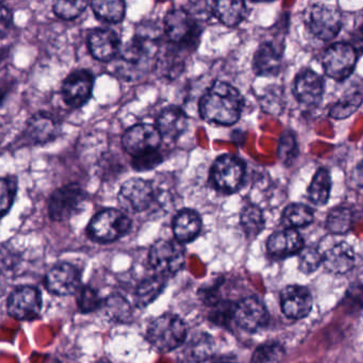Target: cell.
<instances>
[{
	"label": "cell",
	"mask_w": 363,
	"mask_h": 363,
	"mask_svg": "<svg viewBox=\"0 0 363 363\" xmlns=\"http://www.w3.org/2000/svg\"><path fill=\"white\" fill-rule=\"evenodd\" d=\"M243 106V96L235 86L216 82L201 97L199 109L206 122L231 126L241 118Z\"/></svg>",
	"instance_id": "obj_1"
},
{
	"label": "cell",
	"mask_w": 363,
	"mask_h": 363,
	"mask_svg": "<svg viewBox=\"0 0 363 363\" xmlns=\"http://www.w3.org/2000/svg\"><path fill=\"white\" fill-rule=\"evenodd\" d=\"M159 41L135 35L121 50L114 65V73L121 79L131 82L144 75L150 61L158 54Z\"/></svg>",
	"instance_id": "obj_2"
},
{
	"label": "cell",
	"mask_w": 363,
	"mask_h": 363,
	"mask_svg": "<svg viewBox=\"0 0 363 363\" xmlns=\"http://www.w3.org/2000/svg\"><path fill=\"white\" fill-rule=\"evenodd\" d=\"M163 29L171 43L184 52L196 50L203 33L201 22L184 8H176L167 12Z\"/></svg>",
	"instance_id": "obj_3"
},
{
	"label": "cell",
	"mask_w": 363,
	"mask_h": 363,
	"mask_svg": "<svg viewBox=\"0 0 363 363\" xmlns=\"http://www.w3.org/2000/svg\"><path fill=\"white\" fill-rule=\"evenodd\" d=\"M147 339L159 352H172L186 341V324L176 314H163L148 327Z\"/></svg>",
	"instance_id": "obj_4"
},
{
	"label": "cell",
	"mask_w": 363,
	"mask_h": 363,
	"mask_svg": "<svg viewBox=\"0 0 363 363\" xmlns=\"http://www.w3.org/2000/svg\"><path fill=\"white\" fill-rule=\"evenodd\" d=\"M305 21L310 33L322 41L335 39L343 26L341 12L328 4L316 3L310 6L306 11Z\"/></svg>",
	"instance_id": "obj_5"
},
{
	"label": "cell",
	"mask_w": 363,
	"mask_h": 363,
	"mask_svg": "<svg viewBox=\"0 0 363 363\" xmlns=\"http://www.w3.org/2000/svg\"><path fill=\"white\" fill-rule=\"evenodd\" d=\"M131 220L121 210H101L91 220L88 226V235L91 239L101 243L116 241L128 233Z\"/></svg>",
	"instance_id": "obj_6"
},
{
	"label": "cell",
	"mask_w": 363,
	"mask_h": 363,
	"mask_svg": "<svg viewBox=\"0 0 363 363\" xmlns=\"http://www.w3.org/2000/svg\"><path fill=\"white\" fill-rule=\"evenodd\" d=\"M86 199L88 194L78 184H69L57 189L48 201L50 218L55 222L69 220L84 209Z\"/></svg>",
	"instance_id": "obj_7"
},
{
	"label": "cell",
	"mask_w": 363,
	"mask_h": 363,
	"mask_svg": "<svg viewBox=\"0 0 363 363\" xmlns=\"http://www.w3.org/2000/svg\"><path fill=\"white\" fill-rule=\"evenodd\" d=\"M245 163L233 155L218 157L210 172V179L220 192L231 194L237 192L245 177Z\"/></svg>",
	"instance_id": "obj_8"
},
{
	"label": "cell",
	"mask_w": 363,
	"mask_h": 363,
	"mask_svg": "<svg viewBox=\"0 0 363 363\" xmlns=\"http://www.w3.org/2000/svg\"><path fill=\"white\" fill-rule=\"evenodd\" d=\"M157 199L154 182L142 178H131L121 186L118 201L121 207L131 213L150 209Z\"/></svg>",
	"instance_id": "obj_9"
},
{
	"label": "cell",
	"mask_w": 363,
	"mask_h": 363,
	"mask_svg": "<svg viewBox=\"0 0 363 363\" xmlns=\"http://www.w3.org/2000/svg\"><path fill=\"white\" fill-rule=\"evenodd\" d=\"M357 50L350 43H335L329 46L323 56V67L331 79L343 82L356 67Z\"/></svg>",
	"instance_id": "obj_10"
},
{
	"label": "cell",
	"mask_w": 363,
	"mask_h": 363,
	"mask_svg": "<svg viewBox=\"0 0 363 363\" xmlns=\"http://www.w3.org/2000/svg\"><path fill=\"white\" fill-rule=\"evenodd\" d=\"M179 242L159 240L150 252V264L156 274L165 276L176 273L184 263V248Z\"/></svg>",
	"instance_id": "obj_11"
},
{
	"label": "cell",
	"mask_w": 363,
	"mask_h": 363,
	"mask_svg": "<svg viewBox=\"0 0 363 363\" xmlns=\"http://www.w3.org/2000/svg\"><path fill=\"white\" fill-rule=\"evenodd\" d=\"M162 142V135L157 126L138 124L129 128L123 135L122 144L127 154L135 157L157 152Z\"/></svg>",
	"instance_id": "obj_12"
},
{
	"label": "cell",
	"mask_w": 363,
	"mask_h": 363,
	"mask_svg": "<svg viewBox=\"0 0 363 363\" xmlns=\"http://www.w3.org/2000/svg\"><path fill=\"white\" fill-rule=\"evenodd\" d=\"M94 88V76L88 69H77L69 74L61 88L63 101L67 107L78 109L84 107L91 97Z\"/></svg>",
	"instance_id": "obj_13"
},
{
	"label": "cell",
	"mask_w": 363,
	"mask_h": 363,
	"mask_svg": "<svg viewBox=\"0 0 363 363\" xmlns=\"http://www.w3.org/2000/svg\"><path fill=\"white\" fill-rule=\"evenodd\" d=\"M42 303L41 292L37 288L20 286L8 298V313L16 320H33L41 312Z\"/></svg>",
	"instance_id": "obj_14"
},
{
	"label": "cell",
	"mask_w": 363,
	"mask_h": 363,
	"mask_svg": "<svg viewBox=\"0 0 363 363\" xmlns=\"http://www.w3.org/2000/svg\"><path fill=\"white\" fill-rule=\"evenodd\" d=\"M60 131V123L56 118L48 112H39L27 122L22 137L30 145H45L55 141Z\"/></svg>",
	"instance_id": "obj_15"
},
{
	"label": "cell",
	"mask_w": 363,
	"mask_h": 363,
	"mask_svg": "<svg viewBox=\"0 0 363 363\" xmlns=\"http://www.w3.org/2000/svg\"><path fill=\"white\" fill-rule=\"evenodd\" d=\"M46 288L56 295L77 294L82 289V274L69 263H61L52 267L45 277Z\"/></svg>",
	"instance_id": "obj_16"
},
{
	"label": "cell",
	"mask_w": 363,
	"mask_h": 363,
	"mask_svg": "<svg viewBox=\"0 0 363 363\" xmlns=\"http://www.w3.org/2000/svg\"><path fill=\"white\" fill-rule=\"evenodd\" d=\"M293 92L297 101L303 106L316 107L324 96V78L312 69H303L295 78Z\"/></svg>",
	"instance_id": "obj_17"
},
{
	"label": "cell",
	"mask_w": 363,
	"mask_h": 363,
	"mask_svg": "<svg viewBox=\"0 0 363 363\" xmlns=\"http://www.w3.org/2000/svg\"><path fill=\"white\" fill-rule=\"evenodd\" d=\"M269 312L256 297H246L235 306V322L244 330L255 333L267 326Z\"/></svg>",
	"instance_id": "obj_18"
},
{
	"label": "cell",
	"mask_w": 363,
	"mask_h": 363,
	"mask_svg": "<svg viewBox=\"0 0 363 363\" xmlns=\"http://www.w3.org/2000/svg\"><path fill=\"white\" fill-rule=\"evenodd\" d=\"M280 305L286 318L301 320L311 311L313 299L306 286L292 284L284 288L280 293Z\"/></svg>",
	"instance_id": "obj_19"
},
{
	"label": "cell",
	"mask_w": 363,
	"mask_h": 363,
	"mask_svg": "<svg viewBox=\"0 0 363 363\" xmlns=\"http://www.w3.org/2000/svg\"><path fill=\"white\" fill-rule=\"evenodd\" d=\"M88 48L96 60L108 62L120 55V35L113 29H95L89 35Z\"/></svg>",
	"instance_id": "obj_20"
},
{
	"label": "cell",
	"mask_w": 363,
	"mask_h": 363,
	"mask_svg": "<svg viewBox=\"0 0 363 363\" xmlns=\"http://www.w3.org/2000/svg\"><path fill=\"white\" fill-rule=\"evenodd\" d=\"M322 254L323 264L327 271L337 275L348 273L354 264L352 246L346 242H337L327 247Z\"/></svg>",
	"instance_id": "obj_21"
},
{
	"label": "cell",
	"mask_w": 363,
	"mask_h": 363,
	"mask_svg": "<svg viewBox=\"0 0 363 363\" xmlns=\"http://www.w3.org/2000/svg\"><path fill=\"white\" fill-rule=\"evenodd\" d=\"M267 252L277 258L299 254L303 250V239L296 229L276 231L267 240Z\"/></svg>",
	"instance_id": "obj_22"
},
{
	"label": "cell",
	"mask_w": 363,
	"mask_h": 363,
	"mask_svg": "<svg viewBox=\"0 0 363 363\" xmlns=\"http://www.w3.org/2000/svg\"><path fill=\"white\" fill-rule=\"evenodd\" d=\"M281 52L273 43L261 44L252 59V69L259 77H276L281 69Z\"/></svg>",
	"instance_id": "obj_23"
},
{
	"label": "cell",
	"mask_w": 363,
	"mask_h": 363,
	"mask_svg": "<svg viewBox=\"0 0 363 363\" xmlns=\"http://www.w3.org/2000/svg\"><path fill=\"white\" fill-rule=\"evenodd\" d=\"M157 128L164 139H178L188 128V116L182 108L169 106L159 116Z\"/></svg>",
	"instance_id": "obj_24"
},
{
	"label": "cell",
	"mask_w": 363,
	"mask_h": 363,
	"mask_svg": "<svg viewBox=\"0 0 363 363\" xmlns=\"http://www.w3.org/2000/svg\"><path fill=\"white\" fill-rule=\"evenodd\" d=\"M201 230V218L199 212L182 209L173 220V231L179 243H189L196 239Z\"/></svg>",
	"instance_id": "obj_25"
},
{
	"label": "cell",
	"mask_w": 363,
	"mask_h": 363,
	"mask_svg": "<svg viewBox=\"0 0 363 363\" xmlns=\"http://www.w3.org/2000/svg\"><path fill=\"white\" fill-rule=\"evenodd\" d=\"M247 6L239 0H220L213 4V16L227 27L241 24L247 16Z\"/></svg>",
	"instance_id": "obj_26"
},
{
	"label": "cell",
	"mask_w": 363,
	"mask_h": 363,
	"mask_svg": "<svg viewBox=\"0 0 363 363\" xmlns=\"http://www.w3.org/2000/svg\"><path fill=\"white\" fill-rule=\"evenodd\" d=\"M331 177L328 169L320 167L308 188V199L315 206H325L330 197Z\"/></svg>",
	"instance_id": "obj_27"
},
{
	"label": "cell",
	"mask_w": 363,
	"mask_h": 363,
	"mask_svg": "<svg viewBox=\"0 0 363 363\" xmlns=\"http://www.w3.org/2000/svg\"><path fill=\"white\" fill-rule=\"evenodd\" d=\"M313 220V210L303 203H291L281 216V224L286 229L301 228L311 224Z\"/></svg>",
	"instance_id": "obj_28"
},
{
	"label": "cell",
	"mask_w": 363,
	"mask_h": 363,
	"mask_svg": "<svg viewBox=\"0 0 363 363\" xmlns=\"http://www.w3.org/2000/svg\"><path fill=\"white\" fill-rule=\"evenodd\" d=\"M92 9L99 21L110 24L122 22L126 13V4L122 0H97L93 1Z\"/></svg>",
	"instance_id": "obj_29"
},
{
	"label": "cell",
	"mask_w": 363,
	"mask_h": 363,
	"mask_svg": "<svg viewBox=\"0 0 363 363\" xmlns=\"http://www.w3.org/2000/svg\"><path fill=\"white\" fill-rule=\"evenodd\" d=\"M165 276L156 275L146 278L138 286L135 303L139 307H145L154 301L162 292L165 286Z\"/></svg>",
	"instance_id": "obj_30"
},
{
	"label": "cell",
	"mask_w": 363,
	"mask_h": 363,
	"mask_svg": "<svg viewBox=\"0 0 363 363\" xmlns=\"http://www.w3.org/2000/svg\"><path fill=\"white\" fill-rule=\"evenodd\" d=\"M182 52L184 50H179L174 45L165 50L164 55L157 62V67H158L161 75L173 79L176 76L182 74L184 67V60L182 56Z\"/></svg>",
	"instance_id": "obj_31"
},
{
	"label": "cell",
	"mask_w": 363,
	"mask_h": 363,
	"mask_svg": "<svg viewBox=\"0 0 363 363\" xmlns=\"http://www.w3.org/2000/svg\"><path fill=\"white\" fill-rule=\"evenodd\" d=\"M363 101V92L352 90L341 97L330 109L329 116L335 120L348 118L357 111Z\"/></svg>",
	"instance_id": "obj_32"
},
{
	"label": "cell",
	"mask_w": 363,
	"mask_h": 363,
	"mask_svg": "<svg viewBox=\"0 0 363 363\" xmlns=\"http://www.w3.org/2000/svg\"><path fill=\"white\" fill-rule=\"evenodd\" d=\"M213 350L214 342L212 337L206 333H201L192 337L184 352H186V359L199 362L209 358L213 354Z\"/></svg>",
	"instance_id": "obj_33"
},
{
	"label": "cell",
	"mask_w": 363,
	"mask_h": 363,
	"mask_svg": "<svg viewBox=\"0 0 363 363\" xmlns=\"http://www.w3.org/2000/svg\"><path fill=\"white\" fill-rule=\"evenodd\" d=\"M352 211L347 207H337L329 212L326 227L333 235H345L352 225Z\"/></svg>",
	"instance_id": "obj_34"
},
{
	"label": "cell",
	"mask_w": 363,
	"mask_h": 363,
	"mask_svg": "<svg viewBox=\"0 0 363 363\" xmlns=\"http://www.w3.org/2000/svg\"><path fill=\"white\" fill-rule=\"evenodd\" d=\"M262 210L256 205H247L241 213V225L248 238H255L264 228Z\"/></svg>",
	"instance_id": "obj_35"
},
{
	"label": "cell",
	"mask_w": 363,
	"mask_h": 363,
	"mask_svg": "<svg viewBox=\"0 0 363 363\" xmlns=\"http://www.w3.org/2000/svg\"><path fill=\"white\" fill-rule=\"evenodd\" d=\"M104 309L111 320L116 322H128L133 315V310L126 299L113 295L104 301Z\"/></svg>",
	"instance_id": "obj_36"
},
{
	"label": "cell",
	"mask_w": 363,
	"mask_h": 363,
	"mask_svg": "<svg viewBox=\"0 0 363 363\" xmlns=\"http://www.w3.org/2000/svg\"><path fill=\"white\" fill-rule=\"evenodd\" d=\"M286 356V350L276 342L259 346L252 357V363H281Z\"/></svg>",
	"instance_id": "obj_37"
},
{
	"label": "cell",
	"mask_w": 363,
	"mask_h": 363,
	"mask_svg": "<svg viewBox=\"0 0 363 363\" xmlns=\"http://www.w3.org/2000/svg\"><path fill=\"white\" fill-rule=\"evenodd\" d=\"M237 303L229 301H220L212 306L209 313V320L218 326L228 327L235 320V311Z\"/></svg>",
	"instance_id": "obj_38"
},
{
	"label": "cell",
	"mask_w": 363,
	"mask_h": 363,
	"mask_svg": "<svg viewBox=\"0 0 363 363\" xmlns=\"http://www.w3.org/2000/svg\"><path fill=\"white\" fill-rule=\"evenodd\" d=\"M77 305L80 311L89 312L96 311L104 306V301L99 296V292L91 286H82L77 294Z\"/></svg>",
	"instance_id": "obj_39"
},
{
	"label": "cell",
	"mask_w": 363,
	"mask_h": 363,
	"mask_svg": "<svg viewBox=\"0 0 363 363\" xmlns=\"http://www.w3.org/2000/svg\"><path fill=\"white\" fill-rule=\"evenodd\" d=\"M1 213L3 216L9 212L16 201V194L18 190V180L16 176L7 175L1 179Z\"/></svg>",
	"instance_id": "obj_40"
},
{
	"label": "cell",
	"mask_w": 363,
	"mask_h": 363,
	"mask_svg": "<svg viewBox=\"0 0 363 363\" xmlns=\"http://www.w3.org/2000/svg\"><path fill=\"white\" fill-rule=\"evenodd\" d=\"M278 156L286 165L292 164L298 156L296 139L291 131H284L280 137Z\"/></svg>",
	"instance_id": "obj_41"
},
{
	"label": "cell",
	"mask_w": 363,
	"mask_h": 363,
	"mask_svg": "<svg viewBox=\"0 0 363 363\" xmlns=\"http://www.w3.org/2000/svg\"><path fill=\"white\" fill-rule=\"evenodd\" d=\"M88 7L86 1L77 0V1H56L54 4V12L57 16L63 20H75L84 13Z\"/></svg>",
	"instance_id": "obj_42"
},
{
	"label": "cell",
	"mask_w": 363,
	"mask_h": 363,
	"mask_svg": "<svg viewBox=\"0 0 363 363\" xmlns=\"http://www.w3.org/2000/svg\"><path fill=\"white\" fill-rule=\"evenodd\" d=\"M323 264L322 254L315 248H303L299 252V269L303 273L311 274Z\"/></svg>",
	"instance_id": "obj_43"
},
{
	"label": "cell",
	"mask_w": 363,
	"mask_h": 363,
	"mask_svg": "<svg viewBox=\"0 0 363 363\" xmlns=\"http://www.w3.org/2000/svg\"><path fill=\"white\" fill-rule=\"evenodd\" d=\"M162 155L159 152V150L150 154L143 155V156L135 157L133 159V169L137 172H147L150 169H156L157 167L162 163Z\"/></svg>",
	"instance_id": "obj_44"
},
{
	"label": "cell",
	"mask_w": 363,
	"mask_h": 363,
	"mask_svg": "<svg viewBox=\"0 0 363 363\" xmlns=\"http://www.w3.org/2000/svg\"><path fill=\"white\" fill-rule=\"evenodd\" d=\"M213 4L208 1H195V3H189L186 5V10L196 18L199 22L208 20L210 16H213Z\"/></svg>",
	"instance_id": "obj_45"
},
{
	"label": "cell",
	"mask_w": 363,
	"mask_h": 363,
	"mask_svg": "<svg viewBox=\"0 0 363 363\" xmlns=\"http://www.w3.org/2000/svg\"><path fill=\"white\" fill-rule=\"evenodd\" d=\"M350 44L357 52H363V12L357 18L354 30H352V35H350Z\"/></svg>",
	"instance_id": "obj_46"
},
{
	"label": "cell",
	"mask_w": 363,
	"mask_h": 363,
	"mask_svg": "<svg viewBox=\"0 0 363 363\" xmlns=\"http://www.w3.org/2000/svg\"><path fill=\"white\" fill-rule=\"evenodd\" d=\"M12 23H13V16H12L11 10L1 4V6H0V33H1V37H5L6 33L12 26Z\"/></svg>",
	"instance_id": "obj_47"
},
{
	"label": "cell",
	"mask_w": 363,
	"mask_h": 363,
	"mask_svg": "<svg viewBox=\"0 0 363 363\" xmlns=\"http://www.w3.org/2000/svg\"><path fill=\"white\" fill-rule=\"evenodd\" d=\"M346 299L350 303L358 306L359 308L363 309V286H354L350 289L347 294H346Z\"/></svg>",
	"instance_id": "obj_48"
},
{
	"label": "cell",
	"mask_w": 363,
	"mask_h": 363,
	"mask_svg": "<svg viewBox=\"0 0 363 363\" xmlns=\"http://www.w3.org/2000/svg\"><path fill=\"white\" fill-rule=\"evenodd\" d=\"M352 182L356 186L363 188V161H361L352 172Z\"/></svg>",
	"instance_id": "obj_49"
},
{
	"label": "cell",
	"mask_w": 363,
	"mask_h": 363,
	"mask_svg": "<svg viewBox=\"0 0 363 363\" xmlns=\"http://www.w3.org/2000/svg\"><path fill=\"white\" fill-rule=\"evenodd\" d=\"M48 363H61L60 361L55 360V359H52V361H50V362Z\"/></svg>",
	"instance_id": "obj_50"
},
{
	"label": "cell",
	"mask_w": 363,
	"mask_h": 363,
	"mask_svg": "<svg viewBox=\"0 0 363 363\" xmlns=\"http://www.w3.org/2000/svg\"><path fill=\"white\" fill-rule=\"evenodd\" d=\"M99 363H109V362H103V361H101V362Z\"/></svg>",
	"instance_id": "obj_51"
}]
</instances>
